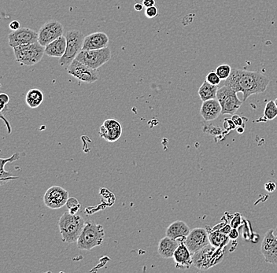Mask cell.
I'll use <instances>...</instances> for the list:
<instances>
[{"instance_id":"32","label":"cell","mask_w":277,"mask_h":273,"mask_svg":"<svg viewBox=\"0 0 277 273\" xmlns=\"http://www.w3.org/2000/svg\"><path fill=\"white\" fill-rule=\"evenodd\" d=\"M229 239H233V240H235L238 237H239V232L237 231L236 229H231L230 232L229 233Z\"/></svg>"},{"instance_id":"8","label":"cell","mask_w":277,"mask_h":273,"mask_svg":"<svg viewBox=\"0 0 277 273\" xmlns=\"http://www.w3.org/2000/svg\"><path fill=\"white\" fill-rule=\"evenodd\" d=\"M111 59V51L109 47L99 50H82L77 55L76 60L83 63L91 69H98Z\"/></svg>"},{"instance_id":"26","label":"cell","mask_w":277,"mask_h":273,"mask_svg":"<svg viewBox=\"0 0 277 273\" xmlns=\"http://www.w3.org/2000/svg\"><path fill=\"white\" fill-rule=\"evenodd\" d=\"M232 68L230 65L223 64V65H219L216 69V73L221 80H225L226 81L229 78V76L232 73Z\"/></svg>"},{"instance_id":"24","label":"cell","mask_w":277,"mask_h":273,"mask_svg":"<svg viewBox=\"0 0 277 273\" xmlns=\"http://www.w3.org/2000/svg\"><path fill=\"white\" fill-rule=\"evenodd\" d=\"M209 238L211 245L217 248H224L226 247L230 240L229 235H225L221 231H219L218 229L217 230L214 229L212 232L210 233Z\"/></svg>"},{"instance_id":"22","label":"cell","mask_w":277,"mask_h":273,"mask_svg":"<svg viewBox=\"0 0 277 273\" xmlns=\"http://www.w3.org/2000/svg\"><path fill=\"white\" fill-rule=\"evenodd\" d=\"M218 91L217 85H213L205 81L198 91V95L202 102L207 101L210 99H216V94Z\"/></svg>"},{"instance_id":"21","label":"cell","mask_w":277,"mask_h":273,"mask_svg":"<svg viewBox=\"0 0 277 273\" xmlns=\"http://www.w3.org/2000/svg\"><path fill=\"white\" fill-rule=\"evenodd\" d=\"M66 50V37H59L45 47V55L54 58H62Z\"/></svg>"},{"instance_id":"30","label":"cell","mask_w":277,"mask_h":273,"mask_svg":"<svg viewBox=\"0 0 277 273\" xmlns=\"http://www.w3.org/2000/svg\"><path fill=\"white\" fill-rule=\"evenodd\" d=\"M0 101H1V111H3L5 106L8 104L10 98L7 94L2 93L0 95Z\"/></svg>"},{"instance_id":"6","label":"cell","mask_w":277,"mask_h":273,"mask_svg":"<svg viewBox=\"0 0 277 273\" xmlns=\"http://www.w3.org/2000/svg\"><path fill=\"white\" fill-rule=\"evenodd\" d=\"M66 50L65 54L59 60V64L67 69L77 58L83 48L85 37L79 30H70L67 32Z\"/></svg>"},{"instance_id":"18","label":"cell","mask_w":277,"mask_h":273,"mask_svg":"<svg viewBox=\"0 0 277 273\" xmlns=\"http://www.w3.org/2000/svg\"><path fill=\"white\" fill-rule=\"evenodd\" d=\"M192 256L187 246L181 243L175 251L172 258L177 269H189L193 264Z\"/></svg>"},{"instance_id":"27","label":"cell","mask_w":277,"mask_h":273,"mask_svg":"<svg viewBox=\"0 0 277 273\" xmlns=\"http://www.w3.org/2000/svg\"><path fill=\"white\" fill-rule=\"evenodd\" d=\"M67 208L69 209V212L72 214H77V212L81 208V204L75 198H69L66 203Z\"/></svg>"},{"instance_id":"5","label":"cell","mask_w":277,"mask_h":273,"mask_svg":"<svg viewBox=\"0 0 277 273\" xmlns=\"http://www.w3.org/2000/svg\"><path fill=\"white\" fill-rule=\"evenodd\" d=\"M14 56L17 63L21 65L33 66L41 61L45 55V47L37 41L30 44L14 47Z\"/></svg>"},{"instance_id":"33","label":"cell","mask_w":277,"mask_h":273,"mask_svg":"<svg viewBox=\"0 0 277 273\" xmlns=\"http://www.w3.org/2000/svg\"><path fill=\"white\" fill-rule=\"evenodd\" d=\"M9 28H10V30L16 31L20 28V23L18 21H13L9 24Z\"/></svg>"},{"instance_id":"4","label":"cell","mask_w":277,"mask_h":273,"mask_svg":"<svg viewBox=\"0 0 277 273\" xmlns=\"http://www.w3.org/2000/svg\"><path fill=\"white\" fill-rule=\"evenodd\" d=\"M224 254L225 247L217 248L209 244L193 254V265L200 270H207L221 262Z\"/></svg>"},{"instance_id":"1","label":"cell","mask_w":277,"mask_h":273,"mask_svg":"<svg viewBox=\"0 0 277 273\" xmlns=\"http://www.w3.org/2000/svg\"><path fill=\"white\" fill-rule=\"evenodd\" d=\"M269 83L270 80L258 72L234 69L225 81V84L237 93L242 92L243 101H247L252 95L265 92Z\"/></svg>"},{"instance_id":"15","label":"cell","mask_w":277,"mask_h":273,"mask_svg":"<svg viewBox=\"0 0 277 273\" xmlns=\"http://www.w3.org/2000/svg\"><path fill=\"white\" fill-rule=\"evenodd\" d=\"M99 134L106 141L110 142V143L118 141L122 136V126L116 120H106L103 126H100Z\"/></svg>"},{"instance_id":"38","label":"cell","mask_w":277,"mask_h":273,"mask_svg":"<svg viewBox=\"0 0 277 273\" xmlns=\"http://www.w3.org/2000/svg\"><path fill=\"white\" fill-rule=\"evenodd\" d=\"M243 131H244V129H243V127H238V129H237V132H239V133H243Z\"/></svg>"},{"instance_id":"40","label":"cell","mask_w":277,"mask_h":273,"mask_svg":"<svg viewBox=\"0 0 277 273\" xmlns=\"http://www.w3.org/2000/svg\"><path fill=\"white\" fill-rule=\"evenodd\" d=\"M274 101H275L276 105H277V99H275V100H274Z\"/></svg>"},{"instance_id":"39","label":"cell","mask_w":277,"mask_h":273,"mask_svg":"<svg viewBox=\"0 0 277 273\" xmlns=\"http://www.w3.org/2000/svg\"><path fill=\"white\" fill-rule=\"evenodd\" d=\"M274 235H275L276 239H277V226L275 229H274Z\"/></svg>"},{"instance_id":"17","label":"cell","mask_w":277,"mask_h":273,"mask_svg":"<svg viewBox=\"0 0 277 273\" xmlns=\"http://www.w3.org/2000/svg\"><path fill=\"white\" fill-rule=\"evenodd\" d=\"M221 111H222L221 105L217 99H210L207 101L202 102L200 114L205 121L211 122L216 119L221 115Z\"/></svg>"},{"instance_id":"29","label":"cell","mask_w":277,"mask_h":273,"mask_svg":"<svg viewBox=\"0 0 277 273\" xmlns=\"http://www.w3.org/2000/svg\"><path fill=\"white\" fill-rule=\"evenodd\" d=\"M144 14H145V16L147 17L148 19H154L155 17L158 16V10L155 6H150V7L146 8Z\"/></svg>"},{"instance_id":"37","label":"cell","mask_w":277,"mask_h":273,"mask_svg":"<svg viewBox=\"0 0 277 273\" xmlns=\"http://www.w3.org/2000/svg\"><path fill=\"white\" fill-rule=\"evenodd\" d=\"M134 8H135L136 11H141L143 8H144V5L141 4L140 2H137V3L135 5V6H134Z\"/></svg>"},{"instance_id":"31","label":"cell","mask_w":277,"mask_h":273,"mask_svg":"<svg viewBox=\"0 0 277 273\" xmlns=\"http://www.w3.org/2000/svg\"><path fill=\"white\" fill-rule=\"evenodd\" d=\"M277 184L273 181H269L265 184V189L268 192H273L277 189Z\"/></svg>"},{"instance_id":"28","label":"cell","mask_w":277,"mask_h":273,"mask_svg":"<svg viewBox=\"0 0 277 273\" xmlns=\"http://www.w3.org/2000/svg\"><path fill=\"white\" fill-rule=\"evenodd\" d=\"M206 81L209 83L213 85H217L220 84L221 83V79L217 75V73L214 71H212L211 73H209L207 74V78H206Z\"/></svg>"},{"instance_id":"34","label":"cell","mask_w":277,"mask_h":273,"mask_svg":"<svg viewBox=\"0 0 277 273\" xmlns=\"http://www.w3.org/2000/svg\"><path fill=\"white\" fill-rule=\"evenodd\" d=\"M233 122L235 124V126H240L242 124H243V121H242V118L238 115H233Z\"/></svg>"},{"instance_id":"16","label":"cell","mask_w":277,"mask_h":273,"mask_svg":"<svg viewBox=\"0 0 277 273\" xmlns=\"http://www.w3.org/2000/svg\"><path fill=\"white\" fill-rule=\"evenodd\" d=\"M109 39L107 35L102 32L91 33L85 37L83 48L85 51L99 50L108 47Z\"/></svg>"},{"instance_id":"11","label":"cell","mask_w":277,"mask_h":273,"mask_svg":"<svg viewBox=\"0 0 277 273\" xmlns=\"http://www.w3.org/2000/svg\"><path fill=\"white\" fill-rule=\"evenodd\" d=\"M184 243L191 251V253L194 254L211 244L208 231L203 228H195L190 231Z\"/></svg>"},{"instance_id":"10","label":"cell","mask_w":277,"mask_h":273,"mask_svg":"<svg viewBox=\"0 0 277 273\" xmlns=\"http://www.w3.org/2000/svg\"><path fill=\"white\" fill-rule=\"evenodd\" d=\"M67 72L69 75L85 83L93 84L99 80L97 69H91L76 59L67 68Z\"/></svg>"},{"instance_id":"7","label":"cell","mask_w":277,"mask_h":273,"mask_svg":"<svg viewBox=\"0 0 277 273\" xmlns=\"http://www.w3.org/2000/svg\"><path fill=\"white\" fill-rule=\"evenodd\" d=\"M216 99L221 104L222 109L221 114L223 115H235L243 104V102L237 96L236 91L225 84L218 88Z\"/></svg>"},{"instance_id":"36","label":"cell","mask_w":277,"mask_h":273,"mask_svg":"<svg viewBox=\"0 0 277 273\" xmlns=\"http://www.w3.org/2000/svg\"><path fill=\"white\" fill-rule=\"evenodd\" d=\"M231 226L230 225H225L223 229H218L219 231H221V232L224 233L225 235H229V233L231 231Z\"/></svg>"},{"instance_id":"2","label":"cell","mask_w":277,"mask_h":273,"mask_svg":"<svg viewBox=\"0 0 277 273\" xmlns=\"http://www.w3.org/2000/svg\"><path fill=\"white\" fill-rule=\"evenodd\" d=\"M85 224V220L80 215L72 214L69 212L63 213L59 221V231L63 242L77 243Z\"/></svg>"},{"instance_id":"14","label":"cell","mask_w":277,"mask_h":273,"mask_svg":"<svg viewBox=\"0 0 277 273\" xmlns=\"http://www.w3.org/2000/svg\"><path fill=\"white\" fill-rule=\"evenodd\" d=\"M261 252L267 263L277 265V239L273 229L265 233L261 243Z\"/></svg>"},{"instance_id":"25","label":"cell","mask_w":277,"mask_h":273,"mask_svg":"<svg viewBox=\"0 0 277 273\" xmlns=\"http://www.w3.org/2000/svg\"><path fill=\"white\" fill-rule=\"evenodd\" d=\"M264 116L269 121L275 119L277 117V106L275 101L268 102L265 105V110H264Z\"/></svg>"},{"instance_id":"20","label":"cell","mask_w":277,"mask_h":273,"mask_svg":"<svg viewBox=\"0 0 277 273\" xmlns=\"http://www.w3.org/2000/svg\"><path fill=\"white\" fill-rule=\"evenodd\" d=\"M180 242L166 236L160 240L158 246V252L161 257L163 258H171L173 257L175 251L180 246Z\"/></svg>"},{"instance_id":"23","label":"cell","mask_w":277,"mask_h":273,"mask_svg":"<svg viewBox=\"0 0 277 273\" xmlns=\"http://www.w3.org/2000/svg\"><path fill=\"white\" fill-rule=\"evenodd\" d=\"M44 99V95L42 91L37 88L30 89L25 97V103L31 109H36L42 104Z\"/></svg>"},{"instance_id":"13","label":"cell","mask_w":277,"mask_h":273,"mask_svg":"<svg viewBox=\"0 0 277 273\" xmlns=\"http://www.w3.org/2000/svg\"><path fill=\"white\" fill-rule=\"evenodd\" d=\"M9 45L12 48L38 41V33L28 28H20L8 35Z\"/></svg>"},{"instance_id":"3","label":"cell","mask_w":277,"mask_h":273,"mask_svg":"<svg viewBox=\"0 0 277 273\" xmlns=\"http://www.w3.org/2000/svg\"><path fill=\"white\" fill-rule=\"evenodd\" d=\"M105 231L100 224L86 222L83 231L77 240V247L81 251H91L104 243Z\"/></svg>"},{"instance_id":"9","label":"cell","mask_w":277,"mask_h":273,"mask_svg":"<svg viewBox=\"0 0 277 273\" xmlns=\"http://www.w3.org/2000/svg\"><path fill=\"white\" fill-rule=\"evenodd\" d=\"M64 28L59 21L52 20L45 23L38 32V42L43 47H46L49 43L63 36Z\"/></svg>"},{"instance_id":"19","label":"cell","mask_w":277,"mask_h":273,"mask_svg":"<svg viewBox=\"0 0 277 273\" xmlns=\"http://www.w3.org/2000/svg\"><path fill=\"white\" fill-rule=\"evenodd\" d=\"M190 231V228L186 223L182 221H174L167 228L166 235V236L176 239L180 243H184Z\"/></svg>"},{"instance_id":"35","label":"cell","mask_w":277,"mask_h":273,"mask_svg":"<svg viewBox=\"0 0 277 273\" xmlns=\"http://www.w3.org/2000/svg\"><path fill=\"white\" fill-rule=\"evenodd\" d=\"M142 4L145 6L146 8L150 7V6H155V0H143Z\"/></svg>"},{"instance_id":"12","label":"cell","mask_w":277,"mask_h":273,"mask_svg":"<svg viewBox=\"0 0 277 273\" xmlns=\"http://www.w3.org/2000/svg\"><path fill=\"white\" fill-rule=\"evenodd\" d=\"M69 192L62 187H51L45 193L43 203L45 206L51 210H58L66 206L69 199Z\"/></svg>"}]
</instances>
